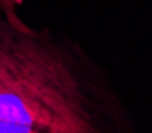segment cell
Masks as SVG:
<instances>
[{
	"label": "cell",
	"mask_w": 152,
	"mask_h": 133,
	"mask_svg": "<svg viewBox=\"0 0 152 133\" xmlns=\"http://www.w3.org/2000/svg\"><path fill=\"white\" fill-rule=\"evenodd\" d=\"M0 121L48 133H138L111 81L79 45L3 11Z\"/></svg>",
	"instance_id": "cell-1"
},
{
	"label": "cell",
	"mask_w": 152,
	"mask_h": 133,
	"mask_svg": "<svg viewBox=\"0 0 152 133\" xmlns=\"http://www.w3.org/2000/svg\"><path fill=\"white\" fill-rule=\"evenodd\" d=\"M0 133H48L43 130L27 125H19V124H11V122H2L0 121Z\"/></svg>",
	"instance_id": "cell-2"
},
{
	"label": "cell",
	"mask_w": 152,
	"mask_h": 133,
	"mask_svg": "<svg viewBox=\"0 0 152 133\" xmlns=\"http://www.w3.org/2000/svg\"><path fill=\"white\" fill-rule=\"evenodd\" d=\"M24 3V0H0V11H3L7 16L13 19H21L19 8Z\"/></svg>",
	"instance_id": "cell-3"
}]
</instances>
